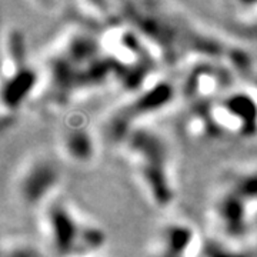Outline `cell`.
Instances as JSON below:
<instances>
[{"label":"cell","instance_id":"obj_1","mask_svg":"<svg viewBox=\"0 0 257 257\" xmlns=\"http://www.w3.org/2000/svg\"><path fill=\"white\" fill-rule=\"evenodd\" d=\"M120 16L140 33L160 64L180 66L197 60H223L240 70L248 56L226 39L196 23L176 5L157 2L119 3Z\"/></svg>","mask_w":257,"mask_h":257},{"label":"cell","instance_id":"obj_2","mask_svg":"<svg viewBox=\"0 0 257 257\" xmlns=\"http://www.w3.org/2000/svg\"><path fill=\"white\" fill-rule=\"evenodd\" d=\"M36 103L64 109L94 93L117 89L99 32L76 23L52 45L43 59Z\"/></svg>","mask_w":257,"mask_h":257},{"label":"cell","instance_id":"obj_3","mask_svg":"<svg viewBox=\"0 0 257 257\" xmlns=\"http://www.w3.org/2000/svg\"><path fill=\"white\" fill-rule=\"evenodd\" d=\"M119 147L147 203L159 210L170 209L177 199L176 157L170 139L150 124L128 133Z\"/></svg>","mask_w":257,"mask_h":257},{"label":"cell","instance_id":"obj_4","mask_svg":"<svg viewBox=\"0 0 257 257\" xmlns=\"http://www.w3.org/2000/svg\"><path fill=\"white\" fill-rule=\"evenodd\" d=\"M47 254L52 257L100 256L107 244L103 226L59 194L37 213Z\"/></svg>","mask_w":257,"mask_h":257},{"label":"cell","instance_id":"obj_5","mask_svg":"<svg viewBox=\"0 0 257 257\" xmlns=\"http://www.w3.org/2000/svg\"><path fill=\"white\" fill-rule=\"evenodd\" d=\"M216 234L246 244L257 233V166L231 169L220 179L209 202Z\"/></svg>","mask_w":257,"mask_h":257},{"label":"cell","instance_id":"obj_6","mask_svg":"<svg viewBox=\"0 0 257 257\" xmlns=\"http://www.w3.org/2000/svg\"><path fill=\"white\" fill-rule=\"evenodd\" d=\"M186 124L196 138L256 139L257 89L236 84L209 104L189 109Z\"/></svg>","mask_w":257,"mask_h":257},{"label":"cell","instance_id":"obj_7","mask_svg":"<svg viewBox=\"0 0 257 257\" xmlns=\"http://www.w3.org/2000/svg\"><path fill=\"white\" fill-rule=\"evenodd\" d=\"M42 86V67L30 60L23 33L5 28L2 36V126L8 127L29 103H36Z\"/></svg>","mask_w":257,"mask_h":257},{"label":"cell","instance_id":"obj_8","mask_svg":"<svg viewBox=\"0 0 257 257\" xmlns=\"http://www.w3.org/2000/svg\"><path fill=\"white\" fill-rule=\"evenodd\" d=\"M180 100L179 82L172 77H156L136 92L128 93L111 109L103 123L106 138L117 143L128 133L150 126L175 103Z\"/></svg>","mask_w":257,"mask_h":257},{"label":"cell","instance_id":"obj_9","mask_svg":"<svg viewBox=\"0 0 257 257\" xmlns=\"http://www.w3.org/2000/svg\"><path fill=\"white\" fill-rule=\"evenodd\" d=\"M63 170L55 157L35 153L26 157L13 177V193L22 207L42 210L47 203L62 194Z\"/></svg>","mask_w":257,"mask_h":257},{"label":"cell","instance_id":"obj_10","mask_svg":"<svg viewBox=\"0 0 257 257\" xmlns=\"http://www.w3.org/2000/svg\"><path fill=\"white\" fill-rule=\"evenodd\" d=\"M203 236L196 224L183 217L163 221L152 234L147 257H196Z\"/></svg>","mask_w":257,"mask_h":257},{"label":"cell","instance_id":"obj_11","mask_svg":"<svg viewBox=\"0 0 257 257\" xmlns=\"http://www.w3.org/2000/svg\"><path fill=\"white\" fill-rule=\"evenodd\" d=\"M57 149L73 165H90L97 156L96 132L82 114L67 117L57 132Z\"/></svg>","mask_w":257,"mask_h":257},{"label":"cell","instance_id":"obj_12","mask_svg":"<svg viewBox=\"0 0 257 257\" xmlns=\"http://www.w3.org/2000/svg\"><path fill=\"white\" fill-rule=\"evenodd\" d=\"M211 16L229 33L257 39V2H216Z\"/></svg>","mask_w":257,"mask_h":257},{"label":"cell","instance_id":"obj_13","mask_svg":"<svg viewBox=\"0 0 257 257\" xmlns=\"http://www.w3.org/2000/svg\"><path fill=\"white\" fill-rule=\"evenodd\" d=\"M256 247L234 243L217 236H203L202 246L196 257H254Z\"/></svg>","mask_w":257,"mask_h":257},{"label":"cell","instance_id":"obj_14","mask_svg":"<svg viewBox=\"0 0 257 257\" xmlns=\"http://www.w3.org/2000/svg\"><path fill=\"white\" fill-rule=\"evenodd\" d=\"M43 244L35 243L28 237L10 236L2 239L0 257H47Z\"/></svg>","mask_w":257,"mask_h":257},{"label":"cell","instance_id":"obj_15","mask_svg":"<svg viewBox=\"0 0 257 257\" xmlns=\"http://www.w3.org/2000/svg\"><path fill=\"white\" fill-rule=\"evenodd\" d=\"M254 257H257V247H256V253H254Z\"/></svg>","mask_w":257,"mask_h":257},{"label":"cell","instance_id":"obj_16","mask_svg":"<svg viewBox=\"0 0 257 257\" xmlns=\"http://www.w3.org/2000/svg\"><path fill=\"white\" fill-rule=\"evenodd\" d=\"M96 257H103V256H101V254H100V256H96Z\"/></svg>","mask_w":257,"mask_h":257}]
</instances>
